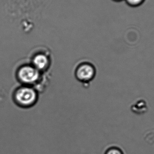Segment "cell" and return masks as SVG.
Wrapping results in <instances>:
<instances>
[{
  "label": "cell",
  "mask_w": 154,
  "mask_h": 154,
  "mask_svg": "<svg viewBox=\"0 0 154 154\" xmlns=\"http://www.w3.org/2000/svg\"><path fill=\"white\" fill-rule=\"evenodd\" d=\"M13 99L18 106L24 108H30L33 106L38 101V91L32 86L22 85L14 90Z\"/></svg>",
  "instance_id": "obj_1"
},
{
  "label": "cell",
  "mask_w": 154,
  "mask_h": 154,
  "mask_svg": "<svg viewBox=\"0 0 154 154\" xmlns=\"http://www.w3.org/2000/svg\"><path fill=\"white\" fill-rule=\"evenodd\" d=\"M18 81L25 86H32L38 84L40 80V72L32 64H26L20 66L17 71Z\"/></svg>",
  "instance_id": "obj_2"
},
{
  "label": "cell",
  "mask_w": 154,
  "mask_h": 154,
  "mask_svg": "<svg viewBox=\"0 0 154 154\" xmlns=\"http://www.w3.org/2000/svg\"><path fill=\"white\" fill-rule=\"evenodd\" d=\"M96 70L89 63H82L77 66L75 75L77 79L82 82H88L94 78Z\"/></svg>",
  "instance_id": "obj_3"
},
{
  "label": "cell",
  "mask_w": 154,
  "mask_h": 154,
  "mask_svg": "<svg viewBox=\"0 0 154 154\" xmlns=\"http://www.w3.org/2000/svg\"><path fill=\"white\" fill-rule=\"evenodd\" d=\"M32 62V66L40 72L46 70L49 68L50 63L49 57L43 54H37L34 56Z\"/></svg>",
  "instance_id": "obj_4"
},
{
  "label": "cell",
  "mask_w": 154,
  "mask_h": 154,
  "mask_svg": "<svg viewBox=\"0 0 154 154\" xmlns=\"http://www.w3.org/2000/svg\"><path fill=\"white\" fill-rule=\"evenodd\" d=\"M125 1L127 5L132 7L140 6L145 1V0H125Z\"/></svg>",
  "instance_id": "obj_5"
},
{
  "label": "cell",
  "mask_w": 154,
  "mask_h": 154,
  "mask_svg": "<svg viewBox=\"0 0 154 154\" xmlns=\"http://www.w3.org/2000/svg\"><path fill=\"white\" fill-rule=\"evenodd\" d=\"M106 154H122L121 150L116 148H112L111 149L107 150Z\"/></svg>",
  "instance_id": "obj_6"
},
{
  "label": "cell",
  "mask_w": 154,
  "mask_h": 154,
  "mask_svg": "<svg viewBox=\"0 0 154 154\" xmlns=\"http://www.w3.org/2000/svg\"><path fill=\"white\" fill-rule=\"evenodd\" d=\"M114 1H115V2H120V1H122V0H113Z\"/></svg>",
  "instance_id": "obj_7"
}]
</instances>
